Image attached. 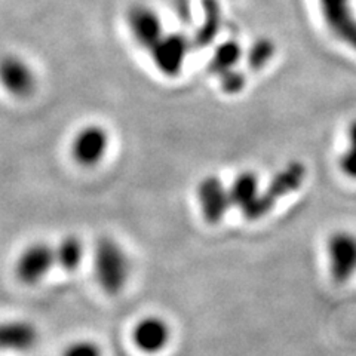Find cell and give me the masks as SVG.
Listing matches in <instances>:
<instances>
[{
  "label": "cell",
  "instance_id": "6da1fadb",
  "mask_svg": "<svg viewBox=\"0 0 356 356\" xmlns=\"http://www.w3.org/2000/svg\"><path fill=\"white\" fill-rule=\"evenodd\" d=\"M94 275L98 286L106 294H119L128 284L131 261L125 248L113 239L104 236L94 247Z\"/></svg>",
  "mask_w": 356,
  "mask_h": 356
},
{
  "label": "cell",
  "instance_id": "7a4b0ae2",
  "mask_svg": "<svg viewBox=\"0 0 356 356\" xmlns=\"http://www.w3.org/2000/svg\"><path fill=\"white\" fill-rule=\"evenodd\" d=\"M306 174V166L302 162H288L284 168H281L270 178V181L266 184V187L261 188L257 200H255L243 218H247L248 221L264 218L281 199L297 192L303 186Z\"/></svg>",
  "mask_w": 356,
  "mask_h": 356
},
{
  "label": "cell",
  "instance_id": "3957f363",
  "mask_svg": "<svg viewBox=\"0 0 356 356\" xmlns=\"http://www.w3.org/2000/svg\"><path fill=\"white\" fill-rule=\"evenodd\" d=\"M55 266L54 245L47 242H33L21 251L15 263V275L21 284L36 285Z\"/></svg>",
  "mask_w": 356,
  "mask_h": 356
},
{
  "label": "cell",
  "instance_id": "277c9868",
  "mask_svg": "<svg viewBox=\"0 0 356 356\" xmlns=\"http://www.w3.org/2000/svg\"><path fill=\"white\" fill-rule=\"evenodd\" d=\"M330 275L336 282H348L356 273V235L346 230L334 232L327 241Z\"/></svg>",
  "mask_w": 356,
  "mask_h": 356
},
{
  "label": "cell",
  "instance_id": "5b68a950",
  "mask_svg": "<svg viewBox=\"0 0 356 356\" xmlns=\"http://www.w3.org/2000/svg\"><path fill=\"white\" fill-rule=\"evenodd\" d=\"M191 47V40L181 33H165L149 54L156 69L165 76L175 77L181 73Z\"/></svg>",
  "mask_w": 356,
  "mask_h": 356
},
{
  "label": "cell",
  "instance_id": "8992f818",
  "mask_svg": "<svg viewBox=\"0 0 356 356\" xmlns=\"http://www.w3.org/2000/svg\"><path fill=\"white\" fill-rule=\"evenodd\" d=\"M352 0H318L321 15L331 35L356 52V15Z\"/></svg>",
  "mask_w": 356,
  "mask_h": 356
},
{
  "label": "cell",
  "instance_id": "52a82bcc",
  "mask_svg": "<svg viewBox=\"0 0 356 356\" xmlns=\"http://www.w3.org/2000/svg\"><path fill=\"white\" fill-rule=\"evenodd\" d=\"M196 199L200 214L209 225H217L232 208L227 187L217 175H207L197 183Z\"/></svg>",
  "mask_w": 356,
  "mask_h": 356
},
{
  "label": "cell",
  "instance_id": "ba28073f",
  "mask_svg": "<svg viewBox=\"0 0 356 356\" xmlns=\"http://www.w3.org/2000/svg\"><path fill=\"white\" fill-rule=\"evenodd\" d=\"M108 146L110 136L106 128L102 125H86L73 138V159L82 166H94L106 158Z\"/></svg>",
  "mask_w": 356,
  "mask_h": 356
},
{
  "label": "cell",
  "instance_id": "9c48e42d",
  "mask_svg": "<svg viewBox=\"0 0 356 356\" xmlns=\"http://www.w3.org/2000/svg\"><path fill=\"white\" fill-rule=\"evenodd\" d=\"M0 85L17 98L31 95L36 89V73L31 65L18 55L0 58Z\"/></svg>",
  "mask_w": 356,
  "mask_h": 356
},
{
  "label": "cell",
  "instance_id": "30bf717a",
  "mask_svg": "<svg viewBox=\"0 0 356 356\" xmlns=\"http://www.w3.org/2000/svg\"><path fill=\"white\" fill-rule=\"evenodd\" d=\"M127 24L132 38L146 51H150L154 43L165 35L159 14L144 3H136L128 9Z\"/></svg>",
  "mask_w": 356,
  "mask_h": 356
},
{
  "label": "cell",
  "instance_id": "8fae6325",
  "mask_svg": "<svg viewBox=\"0 0 356 356\" xmlns=\"http://www.w3.org/2000/svg\"><path fill=\"white\" fill-rule=\"evenodd\" d=\"M171 340V328L168 322L159 316H146L140 319L132 330V341L147 355L159 353Z\"/></svg>",
  "mask_w": 356,
  "mask_h": 356
},
{
  "label": "cell",
  "instance_id": "7c38bea8",
  "mask_svg": "<svg viewBox=\"0 0 356 356\" xmlns=\"http://www.w3.org/2000/svg\"><path fill=\"white\" fill-rule=\"evenodd\" d=\"M39 341L36 324L27 319L0 321V350L2 352H29Z\"/></svg>",
  "mask_w": 356,
  "mask_h": 356
},
{
  "label": "cell",
  "instance_id": "4fadbf2b",
  "mask_svg": "<svg viewBox=\"0 0 356 356\" xmlns=\"http://www.w3.org/2000/svg\"><path fill=\"white\" fill-rule=\"evenodd\" d=\"M227 191L232 208H239L245 217L260 195L259 177L252 171H243L235 177Z\"/></svg>",
  "mask_w": 356,
  "mask_h": 356
},
{
  "label": "cell",
  "instance_id": "5bb4252c",
  "mask_svg": "<svg viewBox=\"0 0 356 356\" xmlns=\"http://www.w3.org/2000/svg\"><path fill=\"white\" fill-rule=\"evenodd\" d=\"M204 19L195 33L193 42L196 47L205 48L213 43L221 29V8L217 0H202Z\"/></svg>",
  "mask_w": 356,
  "mask_h": 356
},
{
  "label": "cell",
  "instance_id": "9a60e30c",
  "mask_svg": "<svg viewBox=\"0 0 356 356\" xmlns=\"http://www.w3.org/2000/svg\"><path fill=\"white\" fill-rule=\"evenodd\" d=\"M242 57L243 51L241 44L236 40H226L217 44L213 57L209 60L208 70L211 74H216L218 77L230 70H235Z\"/></svg>",
  "mask_w": 356,
  "mask_h": 356
},
{
  "label": "cell",
  "instance_id": "2e32d148",
  "mask_svg": "<svg viewBox=\"0 0 356 356\" xmlns=\"http://www.w3.org/2000/svg\"><path fill=\"white\" fill-rule=\"evenodd\" d=\"M55 266L65 272H73L82 264L85 257V245L77 236H65L54 247Z\"/></svg>",
  "mask_w": 356,
  "mask_h": 356
},
{
  "label": "cell",
  "instance_id": "e0dca14e",
  "mask_svg": "<svg viewBox=\"0 0 356 356\" xmlns=\"http://www.w3.org/2000/svg\"><path fill=\"white\" fill-rule=\"evenodd\" d=\"M276 52V47L273 40L269 38H260L250 47V49L245 54L247 57V63L250 65V69L252 70H261L264 67L269 64Z\"/></svg>",
  "mask_w": 356,
  "mask_h": 356
},
{
  "label": "cell",
  "instance_id": "ac0fdd59",
  "mask_svg": "<svg viewBox=\"0 0 356 356\" xmlns=\"http://www.w3.org/2000/svg\"><path fill=\"white\" fill-rule=\"evenodd\" d=\"M339 168L350 180H356V118L348 128V147L340 156Z\"/></svg>",
  "mask_w": 356,
  "mask_h": 356
},
{
  "label": "cell",
  "instance_id": "d6986e66",
  "mask_svg": "<svg viewBox=\"0 0 356 356\" xmlns=\"http://www.w3.org/2000/svg\"><path fill=\"white\" fill-rule=\"evenodd\" d=\"M218 79H220L221 89L229 95L239 94L245 88V85H247V77H245V74L239 69L230 70L225 74H221L218 76Z\"/></svg>",
  "mask_w": 356,
  "mask_h": 356
},
{
  "label": "cell",
  "instance_id": "ffe728a7",
  "mask_svg": "<svg viewBox=\"0 0 356 356\" xmlns=\"http://www.w3.org/2000/svg\"><path fill=\"white\" fill-rule=\"evenodd\" d=\"M63 356H103V350L92 340H77L64 349Z\"/></svg>",
  "mask_w": 356,
  "mask_h": 356
}]
</instances>
